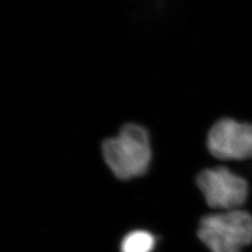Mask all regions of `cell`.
Masks as SVG:
<instances>
[{
	"label": "cell",
	"instance_id": "obj_3",
	"mask_svg": "<svg viewBox=\"0 0 252 252\" xmlns=\"http://www.w3.org/2000/svg\"><path fill=\"white\" fill-rule=\"evenodd\" d=\"M194 185L207 206L219 211L237 209L249 196L247 180L224 166H205L194 177Z\"/></svg>",
	"mask_w": 252,
	"mask_h": 252
},
{
	"label": "cell",
	"instance_id": "obj_1",
	"mask_svg": "<svg viewBox=\"0 0 252 252\" xmlns=\"http://www.w3.org/2000/svg\"><path fill=\"white\" fill-rule=\"evenodd\" d=\"M100 150L106 166L120 181L144 178L152 169L154 156L152 134L141 124H124L115 135L102 140Z\"/></svg>",
	"mask_w": 252,
	"mask_h": 252
},
{
	"label": "cell",
	"instance_id": "obj_2",
	"mask_svg": "<svg viewBox=\"0 0 252 252\" xmlns=\"http://www.w3.org/2000/svg\"><path fill=\"white\" fill-rule=\"evenodd\" d=\"M197 236L210 252H242L252 244V215L239 208L207 214Z\"/></svg>",
	"mask_w": 252,
	"mask_h": 252
},
{
	"label": "cell",
	"instance_id": "obj_4",
	"mask_svg": "<svg viewBox=\"0 0 252 252\" xmlns=\"http://www.w3.org/2000/svg\"><path fill=\"white\" fill-rule=\"evenodd\" d=\"M206 149L218 160H245L252 158V125L229 118L209 126L205 139Z\"/></svg>",
	"mask_w": 252,
	"mask_h": 252
},
{
	"label": "cell",
	"instance_id": "obj_5",
	"mask_svg": "<svg viewBox=\"0 0 252 252\" xmlns=\"http://www.w3.org/2000/svg\"><path fill=\"white\" fill-rule=\"evenodd\" d=\"M155 245L153 234L135 231L127 234L121 245L122 252H152Z\"/></svg>",
	"mask_w": 252,
	"mask_h": 252
}]
</instances>
